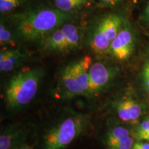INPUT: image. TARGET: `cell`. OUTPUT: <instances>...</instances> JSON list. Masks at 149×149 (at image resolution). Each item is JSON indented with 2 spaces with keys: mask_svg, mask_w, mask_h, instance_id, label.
<instances>
[{
  "mask_svg": "<svg viewBox=\"0 0 149 149\" xmlns=\"http://www.w3.org/2000/svg\"><path fill=\"white\" fill-rule=\"evenodd\" d=\"M72 18L69 13L53 8L27 11L17 16V32L27 41H37L48 36Z\"/></svg>",
  "mask_w": 149,
  "mask_h": 149,
  "instance_id": "1",
  "label": "cell"
},
{
  "mask_svg": "<svg viewBox=\"0 0 149 149\" xmlns=\"http://www.w3.org/2000/svg\"><path fill=\"white\" fill-rule=\"evenodd\" d=\"M43 72L29 69L18 72L9 80L6 90V102L9 109H18L29 104L36 95Z\"/></svg>",
  "mask_w": 149,
  "mask_h": 149,
  "instance_id": "2",
  "label": "cell"
},
{
  "mask_svg": "<svg viewBox=\"0 0 149 149\" xmlns=\"http://www.w3.org/2000/svg\"><path fill=\"white\" fill-rule=\"evenodd\" d=\"M92 65L90 56H84L64 68L60 79L61 91L67 97H74L88 92L89 70Z\"/></svg>",
  "mask_w": 149,
  "mask_h": 149,
  "instance_id": "3",
  "label": "cell"
},
{
  "mask_svg": "<svg viewBox=\"0 0 149 149\" xmlns=\"http://www.w3.org/2000/svg\"><path fill=\"white\" fill-rule=\"evenodd\" d=\"M86 117H68L48 131L44 137V149H62L68 146L84 130Z\"/></svg>",
  "mask_w": 149,
  "mask_h": 149,
  "instance_id": "4",
  "label": "cell"
},
{
  "mask_svg": "<svg viewBox=\"0 0 149 149\" xmlns=\"http://www.w3.org/2000/svg\"><path fill=\"white\" fill-rule=\"evenodd\" d=\"M123 25V20L119 15H108L102 18L91 37L90 46L93 51L100 54L108 52Z\"/></svg>",
  "mask_w": 149,
  "mask_h": 149,
  "instance_id": "5",
  "label": "cell"
},
{
  "mask_svg": "<svg viewBox=\"0 0 149 149\" xmlns=\"http://www.w3.org/2000/svg\"><path fill=\"white\" fill-rule=\"evenodd\" d=\"M134 47L135 37L133 32L129 26L123 25L108 52L119 60H126L132 55Z\"/></svg>",
  "mask_w": 149,
  "mask_h": 149,
  "instance_id": "6",
  "label": "cell"
},
{
  "mask_svg": "<svg viewBox=\"0 0 149 149\" xmlns=\"http://www.w3.org/2000/svg\"><path fill=\"white\" fill-rule=\"evenodd\" d=\"M113 77V70L105 64L96 62L89 70V84L86 94L93 95L102 91Z\"/></svg>",
  "mask_w": 149,
  "mask_h": 149,
  "instance_id": "7",
  "label": "cell"
},
{
  "mask_svg": "<svg viewBox=\"0 0 149 149\" xmlns=\"http://www.w3.org/2000/svg\"><path fill=\"white\" fill-rule=\"evenodd\" d=\"M25 54L19 50H7L0 53V70L10 72L19 66L25 60Z\"/></svg>",
  "mask_w": 149,
  "mask_h": 149,
  "instance_id": "8",
  "label": "cell"
},
{
  "mask_svg": "<svg viewBox=\"0 0 149 149\" xmlns=\"http://www.w3.org/2000/svg\"><path fill=\"white\" fill-rule=\"evenodd\" d=\"M66 40V35L61 26L47 37L44 49L48 51L65 52Z\"/></svg>",
  "mask_w": 149,
  "mask_h": 149,
  "instance_id": "9",
  "label": "cell"
},
{
  "mask_svg": "<svg viewBox=\"0 0 149 149\" xmlns=\"http://www.w3.org/2000/svg\"><path fill=\"white\" fill-rule=\"evenodd\" d=\"M62 27L66 38L65 51H69L79 47L81 40V33L79 28L74 24L69 23L64 24Z\"/></svg>",
  "mask_w": 149,
  "mask_h": 149,
  "instance_id": "10",
  "label": "cell"
},
{
  "mask_svg": "<svg viewBox=\"0 0 149 149\" xmlns=\"http://www.w3.org/2000/svg\"><path fill=\"white\" fill-rule=\"evenodd\" d=\"M22 137L21 130L16 128L3 132L0 137V149H13L19 146Z\"/></svg>",
  "mask_w": 149,
  "mask_h": 149,
  "instance_id": "11",
  "label": "cell"
},
{
  "mask_svg": "<svg viewBox=\"0 0 149 149\" xmlns=\"http://www.w3.org/2000/svg\"><path fill=\"white\" fill-rule=\"evenodd\" d=\"M87 1L88 0H55V4L58 10L68 13L85 5Z\"/></svg>",
  "mask_w": 149,
  "mask_h": 149,
  "instance_id": "12",
  "label": "cell"
},
{
  "mask_svg": "<svg viewBox=\"0 0 149 149\" xmlns=\"http://www.w3.org/2000/svg\"><path fill=\"white\" fill-rule=\"evenodd\" d=\"M130 136V132L128 129L123 128L122 126H117L111 129L108 133L107 136V145L114 144L122 139L126 138Z\"/></svg>",
  "mask_w": 149,
  "mask_h": 149,
  "instance_id": "13",
  "label": "cell"
},
{
  "mask_svg": "<svg viewBox=\"0 0 149 149\" xmlns=\"http://www.w3.org/2000/svg\"><path fill=\"white\" fill-rule=\"evenodd\" d=\"M123 101H124V103L128 110V113H129L131 122H135L138 120V119L141 116V113H142V110H141L139 104L130 99L123 100Z\"/></svg>",
  "mask_w": 149,
  "mask_h": 149,
  "instance_id": "14",
  "label": "cell"
},
{
  "mask_svg": "<svg viewBox=\"0 0 149 149\" xmlns=\"http://www.w3.org/2000/svg\"><path fill=\"white\" fill-rule=\"evenodd\" d=\"M135 137L139 141L149 142V118L144 120L137 126L135 131Z\"/></svg>",
  "mask_w": 149,
  "mask_h": 149,
  "instance_id": "15",
  "label": "cell"
},
{
  "mask_svg": "<svg viewBox=\"0 0 149 149\" xmlns=\"http://www.w3.org/2000/svg\"><path fill=\"white\" fill-rule=\"evenodd\" d=\"M22 0H0V11L1 13L10 12L19 5Z\"/></svg>",
  "mask_w": 149,
  "mask_h": 149,
  "instance_id": "16",
  "label": "cell"
},
{
  "mask_svg": "<svg viewBox=\"0 0 149 149\" xmlns=\"http://www.w3.org/2000/svg\"><path fill=\"white\" fill-rule=\"evenodd\" d=\"M133 144V139L129 136L108 146L109 149H132Z\"/></svg>",
  "mask_w": 149,
  "mask_h": 149,
  "instance_id": "17",
  "label": "cell"
},
{
  "mask_svg": "<svg viewBox=\"0 0 149 149\" xmlns=\"http://www.w3.org/2000/svg\"><path fill=\"white\" fill-rule=\"evenodd\" d=\"M12 34L5 24L1 22L0 25V44L1 45L9 44L12 42Z\"/></svg>",
  "mask_w": 149,
  "mask_h": 149,
  "instance_id": "18",
  "label": "cell"
},
{
  "mask_svg": "<svg viewBox=\"0 0 149 149\" xmlns=\"http://www.w3.org/2000/svg\"><path fill=\"white\" fill-rule=\"evenodd\" d=\"M116 111L117 115L120 118L122 121L126 122H131L130 117L128 113V110L126 109L125 104L124 103V101H120L116 104Z\"/></svg>",
  "mask_w": 149,
  "mask_h": 149,
  "instance_id": "19",
  "label": "cell"
},
{
  "mask_svg": "<svg viewBox=\"0 0 149 149\" xmlns=\"http://www.w3.org/2000/svg\"><path fill=\"white\" fill-rule=\"evenodd\" d=\"M132 149H149V142L148 141H137L133 144Z\"/></svg>",
  "mask_w": 149,
  "mask_h": 149,
  "instance_id": "20",
  "label": "cell"
},
{
  "mask_svg": "<svg viewBox=\"0 0 149 149\" xmlns=\"http://www.w3.org/2000/svg\"><path fill=\"white\" fill-rule=\"evenodd\" d=\"M143 79H144V84L149 93V70L144 67V71H143Z\"/></svg>",
  "mask_w": 149,
  "mask_h": 149,
  "instance_id": "21",
  "label": "cell"
},
{
  "mask_svg": "<svg viewBox=\"0 0 149 149\" xmlns=\"http://www.w3.org/2000/svg\"><path fill=\"white\" fill-rule=\"evenodd\" d=\"M143 19H144L145 22H149V3L146 6V9H145L144 14H143Z\"/></svg>",
  "mask_w": 149,
  "mask_h": 149,
  "instance_id": "22",
  "label": "cell"
},
{
  "mask_svg": "<svg viewBox=\"0 0 149 149\" xmlns=\"http://www.w3.org/2000/svg\"><path fill=\"white\" fill-rule=\"evenodd\" d=\"M13 149H33L32 147L28 146V145H19Z\"/></svg>",
  "mask_w": 149,
  "mask_h": 149,
  "instance_id": "23",
  "label": "cell"
},
{
  "mask_svg": "<svg viewBox=\"0 0 149 149\" xmlns=\"http://www.w3.org/2000/svg\"><path fill=\"white\" fill-rule=\"evenodd\" d=\"M102 2L104 3H114L117 1H118L119 0H101Z\"/></svg>",
  "mask_w": 149,
  "mask_h": 149,
  "instance_id": "24",
  "label": "cell"
},
{
  "mask_svg": "<svg viewBox=\"0 0 149 149\" xmlns=\"http://www.w3.org/2000/svg\"><path fill=\"white\" fill-rule=\"evenodd\" d=\"M145 67H146V68H148V69L149 70V61H148V62L146 63V66H145Z\"/></svg>",
  "mask_w": 149,
  "mask_h": 149,
  "instance_id": "25",
  "label": "cell"
}]
</instances>
